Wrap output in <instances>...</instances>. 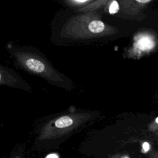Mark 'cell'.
<instances>
[{
	"label": "cell",
	"instance_id": "obj_1",
	"mask_svg": "<svg viewBox=\"0 0 158 158\" xmlns=\"http://www.w3.org/2000/svg\"><path fill=\"white\" fill-rule=\"evenodd\" d=\"M5 48L17 68L41 78L51 85L67 90L72 89L73 85L72 81L55 69L38 48L15 44L12 41L8 42Z\"/></svg>",
	"mask_w": 158,
	"mask_h": 158
},
{
	"label": "cell",
	"instance_id": "obj_2",
	"mask_svg": "<svg viewBox=\"0 0 158 158\" xmlns=\"http://www.w3.org/2000/svg\"><path fill=\"white\" fill-rule=\"evenodd\" d=\"M93 116L90 112L69 111L39 118L34 127V147L40 151L54 147Z\"/></svg>",
	"mask_w": 158,
	"mask_h": 158
},
{
	"label": "cell",
	"instance_id": "obj_3",
	"mask_svg": "<svg viewBox=\"0 0 158 158\" xmlns=\"http://www.w3.org/2000/svg\"><path fill=\"white\" fill-rule=\"evenodd\" d=\"M101 15L96 12H85L66 19L60 25H52V41L88 39L110 35L117 32V29L106 24L100 20Z\"/></svg>",
	"mask_w": 158,
	"mask_h": 158
},
{
	"label": "cell",
	"instance_id": "obj_4",
	"mask_svg": "<svg viewBox=\"0 0 158 158\" xmlns=\"http://www.w3.org/2000/svg\"><path fill=\"white\" fill-rule=\"evenodd\" d=\"M157 43V40L154 34L147 31L140 32L135 36L132 46L128 50L127 56L138 59L154 50Z\"/></svg>",
	"mask_w": 158,
	"mask_h": 158
},
{
	"label": "cell",
	"instance_id": "obj_5",
	"mask_svg": "<svg viewBox=\"0 0 158 158\" xmlns=\"http://www.w3.org/2000/svg\"><path fill=\"white\" fill-rule=\"evenodd\" d=\"M0 86L31 92L32 87L12 68L0 63Z\"/></svg>",
	"mask_w": 158,
	"mask_h": 158
},
{
	"label": "cell",
	"instance_id": "obj_6",
	"mask_svg": "<svg viewBox=\"0 0 158 158\" xmlns=\"http://www.w3.org/2000/svg\"><path fill=\"white\" fill-rule=\"evenodd\" d=\"M152 1L144 0H122L120 1V8L125 14L129 15H140Z\"/></svg>",
	"mask_w": 158,
	"mask_h": 158
},
{
	"label": "cell",
	"instance_id": "obj_7",
	"mask_svg": "<svg viewBox=\"0 0 158 158\" xmlns=\"http://www.w3.org/2000/svg\"><path fill=\"white\" fill-rule=\"evenodd\" d=\"M108 0H97L93 1L91 3L88 4L87 6L80 8L78 9H75L76 12H95L96 10L101 9L102 7H104Z\"/></svg>",
	"mask_w": 158,
	"mask_h": 158
},
{
	"label": "cell",
	"instance_id": "obj_8",
	"mask_svg": "<svg viewBox=\"0 0 158 158\" xmlns=\"http://www.w3.org/2000/svg\"><path fill=\"white\" fill-rule=\"evenodd\" d=\"M93 1V0H65L63 1L62 2L65 6L74 8L75 10L87 6Z\"/></svg>",
	"mask_w": 158,
	"mask_h": 158
},
{
	"label": "cell",
	"instance_id": "obj_9",
	"mask_svg": "<svg viewBox=\"0 0 158 158\" xmlns=\"http://www.w3.org/2000/svg\"><path fill=\"white\" fill-rule=\"evenodd\" d=\"M8 158H25V147L24 144H17L12 150Z\"/></svg>",
	"mask_w": 158,
	"mask_h": 158
},
{
	"label": "cell",
	"instance_id": "obj_10",
	"mask_svg": "<svg viewBox=\"0 0 158 158\" xmlns=\"http://www.w3.org/2000/svg\"><path fill=\"white\" fill-rule=\"evenodd\" d=\"M105 10L109 14L113 15L117 13L120 9V5L118 2L116 1H109L104 6Z\"/></svg>",
	"mask_w": 158,
	"mask_h": 158
},
{
	"label": "cell",
	"instance_id": "obj_11",
	"mask_svg": "<svg viewBox=\"0 0 158 158\" xmlns=\"http://www.w3.org/2000/svg\"><path fill=\"white\" fill-rule=\"evenodd\" d=\"M150 146L149 144L148 143H144L143 145V149H142V151L143 152H147L149 150Z\"/></svg>",
	"mask_w": 158,
	"mask_h": 158
},
{
	"label": "cell",
	"instance_id": "obj_12",
	"mask_svg": "<svg viewBox=\"0 0 158 158\" xmlns=\"http://www.w3.org/2000/svg\"><path fill=\"white\" fill-rule=\"evenodd\" d=\"M149 157L150 158H158V151H152L149 153Z\"/></svg>",
	"mask_w": 158,
	"mask_h": 158
},
{
	"label": "cell",
	"instance_id": "obj_13",
	"mask_svg": "<svg viewBox=\"0 0 158 158\" xmlns=\"http://www.w3.org/2000/svg\"><path fill=\"white\" fill-rule=\"evenodd\" d=\"M122 158H129V157H128V156H123V157H122Z\"/></svg>",
	"mask_w": 158,
	"mask_h": 158
}]
</instances>
